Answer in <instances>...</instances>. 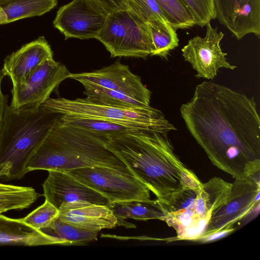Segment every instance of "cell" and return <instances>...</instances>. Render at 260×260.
I'll list each match as a JSON object with an SVG mask.
<instances>
[{
	"mask_svg": "<svg viewBox=\"0 0 260 260\" xmlns=\"http://www.w3.org/2000/svg\"><path fill=\"white\" fill-rule=\"evenodd\" d=\"M253 97L204 81L180 111L211 162L235 179L259 175L260 118Z\"/></svg>",
	"mask_w": 260,
	"mask_h": 260,
	"instance_id": "cell-1",
	"label": "cell"
},
{
	"mask_svg": "<svg viewBox=\"0 0 260 260\" xmlns=\"http://www.w3.org/2000/svg\"><path fill=\"white\" fill-rule=\"evenodd\" d=\"M106 147L156 196L157 200L202 183L174 153L168 133L140 131L108 137Z\"/></svg>",
	"mask_w": 260,
	"mask_h": 260,
	"instance_id": "cell-2",
	"label": "cell"
},
{
	"mask_svg": "<svg viewBox=\"0 0 260 260\" xmlns=\"http://www.w3.org/2000/svg\"><path fill=\"white\" fill-rule=\"evenodd\" d=\"M108 140V137L66 124L59 118L30 157L26 172L40 170L68 172L94 166L132 172L106 147Z\"/></svg>",
	"mask_w": 260,
	"mask_h": 260,
	"instance_id": "cell-3",
	"label": "cell"
},
{
	"mask_svg": "<svg viewBox=\"0 0 260 260\" xmlns=\"http://www.w3.org/2000/svg\"><path fill=\"white\" fill-rule=\"evenodd\" d=\"M41 106L16 109L8 105L0 132V182L20 180L30 157L61 116Z\"/></svg>",
	"mask_w": 260,
	"mask_h": 260,
	"instance_id": "cell-4",
	"label": "cell"
},
{
	"mask_svg": "<svg viewBox=\"0 0 260 260\" xmlns=\"http://www.w3.org/2000/svg\"><path fill=\"white\" fill-rule=\"evenodd\" d=\"M41 106L75 118L104 120L140 126L146 131L169 133L175 127L161 111L150 106L128 107L107 105L87 98L74 100L49 98Z\"/></svg>",
	"mask_w": 260,
	"mask_h": 260,
	"instance_id": "cell-5",
	"label": "cell"
},
{
	"mask_svg": "<svg viewBox=\"0 0 260 260\" xmlns=\"http://www.w3.org/2000/svg\"><path fill=\"white\" fill-rule=\"evenodd\" d=\"M96 39L112 57L146 59L154 50L148 24L127 9L109 14Z\"/></svg>",
	"mask_w": 260,
	"mask_h": 260,
	"instance_id": "cell-6",
	"label": "cell"
},
{
	"mask_svg": "<svg viewBox=\"0 0 260 260\" xmlns=\"http://www.w3.org/2000/svg\"><path fill=\"white\" fill-rule=\"evenodd\" d=\"M66 173L102 194L109 203L151 200L149 189L132 172L94 166L74 169Z\"/></svg>",
	"mask_w": 260,
	"mask_h": 260,
	"instance_id": "cell-7",
	"label": "cell"
},
{
	"mask_svg": "<svg viewBox=\"0 0 260 260\" xmlns=\"http://www.w3.org/2000/svg\"><path fill=\"white\" fill-rule=\"evenodd\" d=\"M71 73L67 68L53 58L48 59L36 68L22 84L13 86L10 106L16 109L41 107L52 91Z\"/></svg>",
	"mask_w": 260,
	"mask_h": 260,
	"instance_id": "cell-8",
	"label": "cell"
},
{
	"mask_svg": "<svg viewBox=\"0 0 260 260\" xmlns=\"http://www.w3.org/2000/svg\"><path fill=\"white\" fill-rule=\"evenodd\" d=\"M257 176H259L235 179L225 202L211 215L202 236L232 228L259 205V177Z\"/></svg>",
	"mask_w": 260,
	"mask_h": 260,
	"instance_id": "cell-9",
	"label": "cell"
},
{
	"mask_svg": "<svg viewBox=\"0 0 260 260\" xmlns=\"http://www.w3.org/2000/svg\"><path fill=\"white\" fill-rule=\"evenodd\" d=\"M108 14L88 0H73L60 7L53 23L66 40L96 39Z\"/></svg>",
	"mask_w": 260,
	"mask_h": 260,
	"instance_id": "cell-10",
	"label": "cell"
},
{
	"mask_svg": "<svg viewBox=\"0 0 260 260\" xmlns=\"http://www.w3.org/2000/svg\"><path fill=\"white\" fill-rule=\"evenodd\" d=\"M224 34L213 27L210 22L206 25L204 37L196 36L190 39L182 49L184 60L189 62L197 72V78L213 79L218 70L225 68L234 70L237 68L227 60L220 47Z\"/></svg>",
	"mask_w": 260,
	"mask_h": 260,
	"instance_id": "cell-11",
	"label": "cell"
},
{
	"mask_svg": "<svg viewBox=\"0 0 260 260\" xmlns=\"http://www.w3.org/2000/svg\"><path fill=\"white\" fill-rule=\"evenodd\" d=\"M69 79L122 92L146 106H150L151 92L140 77L131 72L128 66L116 61L109 66L89 72L71 73Z\"/></svg>",
	"mask_w": 260,
	"mask_h": 260,
	"instance_id": "cell-12",
	"label": "cell"
},
{
	"mask_svg": "<svg viewBox=\"0 0 260 260\" xmlns=\"http://www.w3.org/2000/svg\"><path fill=\"white\" fill-rule=\"evenodd\" d=\"M42 184L43 196L56 209L63 205L87 202L107 206L109 201L102 194L84 184L67 173L49 171Z\"/></svg>",
	"mask_w": 260,
	"mask_h": 260,
	"instance_id": "cell-13",
	"label": "cell"
},
{
	"mask_svg": "<svg viewBox=\"0 0 260 260\" xmlns=\"http://www.w3.org/2000/svg\"><path fill=\"white\" fill-rule=\"evenodd\" d=\"M216 19L238 40L260 37V0H214Z\"/></svg>",
	"mask_w": 260,
	"mask_h": 260,
	"instance_id": "cell-14",
	"label": "cell"
},
{
	"mask_svg": "<svg viewBox=\"0 0 260 260\" xmlns=\"http://www.w3.org/2000/svg\"><path fill=\"white\" fill-rule=\"evenodd\" d=\"M53 56L50 46L40 37L7 56L1 70L10 78L13 86H16L24 83L36 68Z\"/></svg>",
	"mask_w": 260,
	"mask_h": 260,
	"instance_id": "cell-15",
	"label": "cell"
},
{
	"mask_svg": "<svg viewBox=\"0 0 260 260\" xmlns=\"http://www.w3.org/2000/svg\"><path fill=\"white\" fill-rule=\"evenodd\" d=\"M57 217L61 221L86 231L99 232L117 226V219L107 206L87 202L63 205Z\"/></svg>",
	"mask_w": 260,
	"mask_h": 260,
	"instance_id": "cell-16",
	"label": "cell"
},
{
	"mask_svg": "<svg viewBox=\"0 0 260 260\" xmlns=\"http://www.w3.org/2000/svg\"><path fill=\"white\" fill-rule=\"evenodd\" d=\"M60 245L55 238L35 230L20 219H14L0 214V245L36 246Z\"/></svg>",
	"mask_w": 260,
	"mask_h": 260,
	"instance_id": "cell-17",
	"label": "cell"
},
{
	"mask_svg": "<svg viewBox=\"0 0 260 260\" xmlns=\"http://www.w3.org/2000/svg\"><path fill=\"white\" fill-rule=\"evenodd\" d=\"M107 206L117 219V226L135 228L125 221L127 219L138 220L159 219L164 220L167 214L157 200H132L109 203Z\"/></svg>",
	"mask_w": 260,
	"mask_h": 260,
	"instance_id": "cell-18",
	"label": "cell"
},
{
	"mask_svg": "<svg viewBox=\"0 0 260 260\" xmlns=\"http://www.w3.org/2000/svg\"><path fill=\"white\" fill-rule=\"evenodd\" d=\"M232 183L214 177L203 183L197 197L194 210L202 218H210L213 213L226 201Z\"/></svg>",
	"mask_w": 260,
	"mask_h": 260,
	"instance_id": "cell-19",
	"label": "cell"
},
{
	"mask_svg": "<svg viewBox=\"0 0 260 260\" xmlns=\"http://www.w3.org/2000/svg\"><path fill=\"white\" fill-rule=\"evenodd\" d=\"M209 220L199 216L193 207L168 214L163 221L176 231L179 240L196 241L205 232Z\"/></svg>",
	"mask_w": 260,
	"mask_h": 260,
	"instance_id": "cell-20",
	"label": "cell"
},
{
	"mask_svg": "<svg viewBox=\"0 0 260 260\" xmlns=\"http://www.w3.org/2000/svg\"><path fill=\"white\" fill-rule=\"evenodd\" d=\"M57 4V0H0V8L9 23L42 15L54 8Z\"/></svg>",
	"mask_w": 260,
	"mask_h": 260,
	"instance_id": "cell-21",
	"label": "cell"
},
{
	"mask_svg": "<svg viewBox=\"0 0 260 260\" xmlns=\"http://www.w3.org/2000/svg\"><path fill=\"white\" fill-rule=\"evenodd\" d=\"M40 196L41 194L32 187L7 184L0 182V213L27 209Z\"/></svg>",
	"mask_w": 260,
	"mask_h": 260,
	"instance_id": "cell-22",
	"label": "cell"
},
{
	"mask_svg": "<svg viewBox=\"0 0 260 260\" xmlns=\"http://www.w3.org/2000/svg\"><path fill=\"white\" fill-rule=\"evenodd\" d=\"M40 231L56 239L60 245H63L84 244L96 239L98 235V232L76 228L61 221L57 217Z\"/></svg>",
	"mask_w": 260,
	"mask_h": 260,
	"instance_id": "cell-23",
	"label": "cell"
},
{
	"mask_svg": "<svg viewBox=\"0 0 260 260\" xmlns=\"http://www.w3.org/2000/svg\"><path fill=\"white\" fill-rule=\"evenodd\" d=\"M147 24L154 49L151 56L166 58L169 53L179 45L176 30L166 21L156 20Z\"/></svg>",
	"mask_w": 260,
	"mask_h": 260,
	"instance_id": "cell-24",
	"label": "cell"
},
{
	"mask_svg": "<svg viewBox=\"0 0 260 260\" xmlns=\"http://www.w3.org/2000/svg\"><path fill=\"white\" fill-rule=\"evenodd\" d=\"M82 84L85 88L83 93L86 98L98 103L120 106H148L120 92L88 83H83Z\"/></svg>",
	"mask_w": 260,
	"mask_h": 260,
	"instance_id": "cell-25",
	"label": "cell"
},
{
	"mask_svg": "<svg viewBox=\"0 0 260 260\" xmlns=\"http://www.w3.org/2000/svg\"><path fill=\"white\" fill-rule=\"evenodd\" d=\"M176 29L195 26L192 16L182 0H155Z\"/></svg>",
	"mask_w": 260,
	"mask_h": 260,
	"instance_id": "cell-26",
	"label": "cell"
},
{
	"mask_svg": "<svg viewBox=\"0 0 260 260\" xmlns=\"http://www.w3.org/2000/svg\"><path fill=\"white\" fill-rule=\"evenodd\" d=\"M199 189L184 187L157 200L167 215L194 207Z\"/></svg>",
	"mask_w": 260,
	"mask_h": 260,
	"instance_id": "cell-27",
	"label": "cell"
},
{
	"mask_svg": "<svg viewBox=\"0 0 260 260\" xmlns=\"http://www.w3.org/2000/svg\"><path fill=\"white\" fill-rule=\"evenodd\" d=\"M127 9L143 22L168 20L165 13L155 0H126Z\"/></svg>",
	"mask_w": 260,
	"mask_h": 260,
	"instance_id": "cell-28",
	"label": "cell"
},
{
	"mask_svg": "<svg viewBox=\"0 0 260 260\" xmlns=\"http://www.w3.org/2000/svg\"><path fill=\"white\" fill-rule=\"evenodd\" d=\"M59 213V211L50 202L44 203L20 220L30 227L40 231L47 226Z\"/></svg>",
	"mask_w": 260,
	"mask_h": 260,
	"instance_id": "cell-29",
	"label": "cell"
},
{
	"mask_svg": "<svg viewBox=\"0 0 260 260\" xmlns=\"http://www.w3.org/2000/svg\"><path fill=\"white\" fill-rule=\"evenodd\" d=\"M191 13L195 25L203 27L216 19L214 0H182Z\"/></svg>",
	"mask_w": 260,
	"mask_h": 260,
	"instance_id": "cell-30",
	"label": "cell"
},
{
	"mask_svg": "<svg viewBox=\"0 0 260 260\" xmlns=\"http://www.w3.org/2000/svg\"><path fill=\"white\" fill-rule=\"evenodd\" d=\"M99 6L108 14L127 9L126 0H88Z\"/></svg>",
	"mask_w": 260,
	"mask_h": 260,
	"instance_id": "cell-31",
	"label": "cell"
},
{
	"mask_svg": "<svg viewBox=\"0 0 260 260\" xmlns=\"http://www.w3.org/2000/svg\"><path fill=\"white\" fill-rule=\"evenodd\" d=\"M234 230V229H233L232 227L229 229L216 231L207 235L202 236L196 241H199L203 242H207L216 240L228 235L230 233L232 232Z\"/></svg>",
	"mask_w": 260,
	"mask_h": 260,
	"instance_id": "cell-32",
	"label": "cell"
},
{
	"mask_svg": "<svg viewBox=\"0 0 260 260\" xmlns=\"http://www.w3.org/2000/svg\"><path fill=\"white\" fill-rule=\"evenodd\" d=\"M5 76L4 75L2 70H0V132L2 121L5 113V111L7 106L8 105L7 101V96L5 95L2 91V83Z\"/></svg>",
	"mask_w": 260,
	"mask_h": 260,
	"instance_id": "cell-33",
	"label": "cell"
},
{
	"mask_svg": "<svg viewBox=\"0 0 260 260\" xmlns=\"http://www.w3.org/2000/svg\"><path fill=\"white\" fill-rule=\"evenodd\" d=\"M0 214H1V213H0Z\"/></svg>",
	"mask_w": 260,
	"mask_h": 260,
	"instance_id": "cell-34",
	"label": "cell"
}]
</instances>
